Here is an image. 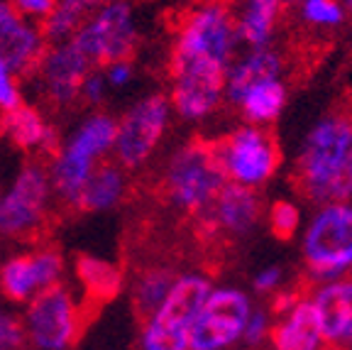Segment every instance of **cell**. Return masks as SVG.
<instances>
[{
    "label": "cell",
    "mask_w": 352,
    "mask_h": 350,
    "mask_svg": "<svg viewBox=\"0 0 352 350\" xmlns=\"http://www.w3.org/2000/svg\"><path fill=\"white\" fill-rule=\"evenodd\" d=\"M226 184V137L223 140L193 137L171 157L169 167L160 179L135 181L127 192V201L152 196L157 201L179 206L191 220L198 214H204Z\"/></svg>",
    "instance_id": "1"
},
{
    "label": "cell",
    "mask_w": 352,
    "mask_h": 350,
    "mask_svg": "<svg viewBox=\"0 0 352 350\" xmlns=\"http://www.w3.org/2000/svg\"><path fill=\"white\" fill-rule=\"evenodd\" d=\"M52 167L34 154H25L12 192L0 203V233L12 240L39 247L52 243L61 220L50 206Z\"/></svg>",
    "instance_id": "2"
},
{
    "label": "cell",
    "mask_w": 352,
    "mask_h": 350,
    "mask_svg": "<svg viewBox=\"0 0 352 350\" xmlns=\"http://www.w3.org/2000/svg\"><path fill=\"white\" fill-rule=\"evenodd\" d=\"M98 316V309L86 301L76 304L64 282L37 291L25 313V336L34 350H72L83 338L86 329Z\"/></svg>",
    "instance_id": "3"
},
{
    "label": "cell",
    "mask_w": 352,
    "mask_h": 350,
    "mask_svg": "<svg viewBox=\"0 0 352 350\" xmlns=\"http://www.w3.org/2000/svg\"><path fill=\"white\" fill-rule=\"evenodd\" d=\"M303 260L311 285L347 277L352 269V206L333 203L316 216L303 238Z\"/></svg>",
    "instance_id": "4"
},
{
    "label": "cell",
    "mask_w": 352,
    "mask_h": 350,
    "mask_svg": "<svg viewBox=\"0 0 352 350\" xmlns=\"http://www.w3.org/2000/svg\"><path fill=\"white\" fill-rule=\"evenodd\" d=\"M350 150V121L345 115L325 118L316 130L308 135V143L294 169V184L311 201L323 198L325 186L340 169L342 159Z\"/></svg>",
    "instance_id": "5"
},
{
    "label": "cell",
    "mask_w": 352,
    "mask_h": 350,
    "mask_svg": "<svg viewBox=\"0 0 352 350\" xmlns=\"http://www.w3.org/2000/svg\"><path fill=\"white\" fill-rule=\"evenodd\" d=\"M252 301L242 289H213L188 331V350H230L240 343Z\"/></svg>",
    "instance_id": "6"
},
{
    "label": "cell",
    "mask_w": 352,
    "mask_h": 350,
    "mask_svg": "<svg viewBox=\"0 0 352 350\" xmlns=\"http://www.w3.org/2000/svg\"><path fill=\"white\" fill-rule=\"evenodd\" d=\"M72 44L96 72L116 64H130L138 54V34L132 30L130 8L125 3L105 8L94 22L78 30Z\"/></svg>",
    "instance_id": "7"
},
{
    "label": "cell",
    "mask_w": 352,
    "mask_h": 350,
    "mask_svg": "<svg viewBox=\"0 0 352 350\" xmlns=\"http://www.w3.org/2000/svg\"><path fill=\"white\" fill-rule=\"evenodd\" d=\"M88 72H94V69L72 42L61 50H52L39 72V76L44 79L42 103L47 113L59 115L66 110L83 108L81 91Z\"/></svg>",
    "instance_id": "8"
},
{
    "label": "cell",
    "mask_w": 352,
    "mask_h": 350,
    "mask_svg": "<svg viewBox=\"0 0 352 350\" xmlns=\"http://www.w3.org/2000/svg\"><path fill=\"white\" fill-rule=\"evenodd\" d=\"M279 167V145L270 130L245 127L226 137V169L237 184H259Z\"/></svg>",
    "instance_id": "9"
},
{
    "label": "cell",
    "mask_w": 352,
    "mask_h": 350,
    "mask_svg": "<svg viewBox=\"0 0 352 350\" xmlns=\"http://www.w3.org/2000/svg\"><path fill=\"white\" fill-rule=\"evenodd\" d=\"M166 123V99L154 93L147 101L130 110L118 123V159L127 169H135L152 154L154 145L160 143Z\"/></svg>",
    "instance_id": "10"
},
{
    "label": "cell",
    "mask_w": 352,
    "mask_h": 350,
    "mask_svg": "<svg viewBox=\"0 0 352 350\" xmlns=\"http://www.w3.org/2000/svg\"><path fill=\"white\" fill-rule=\"evenodd\" d=\"M52 50L54 44L39 39L34 30L22 25L20 15L8 3H0V64L15 72L17 81L39 76Z\"/></svg>",
    "instance_id": "11"
},
{
    "label": "cell",
    "mask_w": 352,
    "mask_h": 350,
    "mask_svg": "<svg viewBox=\"0 0 352 350\" xmlns=\"http://www.w3.org/2000/svg\"><path fill=\"white\" fill-rule=\"evenodd\" d=\"M171 101L184 118H204L215 108L226 83V64L196 59L176 74Z\"/></svg>",
    "instance_id": "12"
},
{
    "label": "cell",
    "mask_w": 352,
    "mask_h": 350,
    "mask_svg": "<svg viewBox=\"0 0 352 350\" xmlns=\"http://www.w3.org/2000/svg\"><path fill=\"white\" fill-rule=\"evenodd\" d=\"M308 299L318 318L323 343L338 350L352 343V277L318 285Z\"/></svg>",
    "instance_id": "13"
},
{
    "label": "cell",
    "mask_w": 352,
    "mask_h": 350,
    "mask_svg": "<svg viewBox=\"0 0 352 350\" xmlns=\"http://www.w3.org/2000/svg\"><path fill=\"white\" fill-rule=\"evenodd\" d=\"M210 291H213V285H210L208 277H204V274H182L149 321L160 323L169 331H176V333L188 336Z\"/></svg>",
    "instance_id": "14"
},
{
    "label": "cell",
    "mask_w": 352,
    "mask_h": 350,
    "mask_svg": "<svg viewBox=\"0 0 352 350\" xmlns=\"http://www.w3.org/2000/svg\"><path fill=\"white\" fill-rule=\"evenodd\" d=\"M272 350H323V336L311 299L301 296L292 309L272 321L270 333Z\"/></svg>",
    "instance_id": "15"
},
{
    "label": "cell",
    "mask_w": 352,
    "mask_h": 350,
    "mask_svg": "<svg viewBox=\"0 0 352 350\" xmlns=\"http://www.w3.org/2000/svg\"><path fill=\"white\" fill-rule=\"evenodd\" d=\"M208 216L213 218L215 228L242 236L248 233L259 218V198L257 194L245 184H226L218 192L208 208Z\"/></svg>",
    "instance_id": "16"
},
{
    "label": "cell",
    "mask_w": 352,
    "mask_h": 350,
    "mask_svg": "<svg viewBox=\"0 0 352 350\" xmlns=\"http://www.w3.org/2000/svg\"><path fill=\"white\" fill-rule=\"evenodd\" d=\"M74 267H76V277L86 291L83 301L88 307L100 311L105 304H110L122 291V285H125V267L122 265H110L105 260L88 255V252H78Z\"/></svg>",
    "instance_id": "17"
},
{
    "label": "cell",
    "mask_w": 352,
    "mask_h": 350,
    "mask_svg": "<svg viewBox=\"0 0 352 350\" xmlns=\"http://www.w3.org/2000/svg\"><path fill=\"white\" fill-rule=\"evenodd\" d=\"M176 279H179V272L162 260H149L140 265L135 272V282H132V311L138 316L140 326L157 313Z\"/></svg>",
    "instance_id": "18"
},
{
    "label": "cell",
    "mask_w": 352,
    "mask_h": 350,
    "mask_svg": "<svg viewBox=\"0 0 352 350\" xmlns=\"http://www.w3.org/2000/svg\"><path fill=\"white\" fill-rule=\"evenodd\" d=\"M120 194H122L120 169L113 165V159L100 157L88 169V176L83 179L81 189H78L74 208H76L78 216L91 214V211H98V208L113 206L120 198Z\"/></svg>",
    "instance_id": "19"
},
{
    "label": "cell",
    "mask_w": 352,
    "mask_h": 350,
    "mask_svg": "<svg viewBox=\"0 0 352 350\" xmlns=\"http://www.w3.org/2000/svg\"><path fill=\"white\" fill-rule=\"evenodd\" d=\"M44 132H47V123L42 113L32 105L20 101L15 108L0 110V137H8L25 154L39 147Z\"/></svg>",
    "instance_id": "20"
},
{
    "label": "cell",
    "mask_w": 352,
    "mask_h": 350,
    "mask_svg": "<svg viewBox=\"0 0 352 350\" xmlns=\"http://www.w3.org/2000/svg\"><path fill=\"white\" fill-rule=\"evenodd\" d=\"M279 69H281L279 54H276L274 50L259 47L252 56H248V59L232 72L230 83H228V96H230L232 101H242L254 86H259V83H264V81H274Z\"/></svg>",
    "instance_id": "21"
},
{
    "label": "cell",
    "mask_w": 352,
    "mask_h": 350,
    "mask_svg": "<svg viewBox=\"0 0 352 350\" xmlns=\"http://www.w3.org/2000/svg\"><path fill=\"white\" fill-rule=\"evenodd\" d=\"M98 3L100 0H59L50 17H37V37L44 42H54L59 34L72 32Z\"/></svg>",
    "instance_id": "22"
},
{
    "label": "cell",
    "mask_w": 352,
    "mask_h": 350,
    "mask_svg": "<svg viewBox=\"0 0 352 350\" xmlns=\"http://www.w3.org/2000/svg\"><path fill=\"white\" fill-rule=\"evenodd\" d=\"M0 291L6 299L15 301V304H25L37 294L39 287L30 252L28 255H15L0 267Z\"/></svg>",
    "instance_id": "23"
},
{
    "label": "cell",
    "mask_w": 352,
    "mask_h": 350,
    "mask_svg": "<svg viewBox=\"0 0 352 350\" xmlns=\"http://www.w3.org/2000/svg\"><path fill=\"white\" fill-rule=\"evenodd\" d=\"M118 137V123L108 115H96L86 125L81 127V132L76 135V140L72 143L69 152L72 157L78 159H88V162H94L96 154H103L110 145L116 143Z\"/></svg>",
    "instance_id": "24"
},
{
    "label": "cell",
    "mask_w": 352,
    "mask_h": 350,
    "mask_svg": "<svg viewBox=\"0 0 352 350\" xmlns=\"http://www.w3.org/2000/svg\"><path fill=\"white\" fill-rule=\"evenodd\" d=\"M281 0H250L248 10L242 12V20L235 25V32L240 34L245 42L262 47L270 39L272 30H274L276 15H279Z\"/></svg>",
    "instance_id": "25"
},
{
    "label": "cell",
    "mask_w": 352,
    "mask_h": 350,
    "mask_svg": "<svg viewBox=\"0 0 352 350\" xmlns=\"http://www.w3.org/2000/svg\"><path fill=\"white\" fill-rule=\"evenodd\" d=\"M284 101L286 91L279 81H264L254 86L240 103L245 110V118H250V121H272L284 108Z\"/></svg>",
    "instance_id": "26"
},
{
    "label": "cell",
    "mask_w": 352,
    "mask_h": 350,
    "mask_svg": "<svg viewBox=\"0 0 352 350\" xmlns=\"http://www.w3.org/2000/svg\"><path fill=\"white\" fill-rule=\"evenodd\" d=\"M30 258H32V269H34V277H37L39 291L56 285V282H61L64 258H61V250L54 240L34 247V250L30 252Z\"/></svg>",
    "instance_id": "27"
},
{
    "label": "cell",
    "mask_w": 352,
    "mask_h": 350,
    "mask_svg": "<svg viewBox=\"0 0 352 350\" xmlns=\"http://www.w3.org/2000/svg\"><path fill=\"white\" fill-rule=\"evenodd\" d=\"M140 348L142 350H188V336L169 331L154 321H144L142 333H140Z\"/></svg>",
    "instance_id": "28"
},
{
    "label": "cell",
    "mask_w": 352,
    "mask_h": 350,
    "mask_svg": "<svg viewBox=\"0 0 352 350\" xmlns=\"http://www.w3.org/2000/svg\"><path fill=\"white\" fill-rule=\"evenodd\" d=\"M272 313L267 309H252L248 316V323L242 329L240 343L248 350H259L262 345H270V333H272Z\"/></svg>",
    "instance_id": "29"
},
{
    "label": "cell",
    "mask_w": 352,
    "mask_h": 350,
    "mask_svg": "<svg viewBox=\"0 0 352 350\" xmlns=\"http://www.w3.org/2000/svg\"><path fill=\"white\" fill-rule=\"evenodd\" d=\"M270 228L279 240H292L298 228V208L289 201H276L270 211Z\"/></svg>",
    "instance_id": "30"
},
{
    "label": "cell",
    "mask_w": 352,
    "mask_h": 350,
    "mask_svg": "<svg viewBox=\"0 0 352 350\" xmlns=\"http://www.w3.org/2000/svg\"><path fill=\"white\" fill-rule=\"evenodd\" d=\"M350 194H352V125H350V150H347L345 159H342L340 169L336 172V176L325 186L320 201H342Z\"/></svg>",
    "instance_id": "31"
},
{
    "label": "cell",
    "mask_w": 352,
    "mask_h": 350,
    "mask_svg": "<svg viewBox=\"0 0 352 350\" xmlns=\"http://www.w3.org/2000/svg\"><path fill=\"white\" fill-rule=\"evenodd\" d=\"M28 348V336L25 326L17 316L0 311V350H25Z\"/></svg>",
    "instance_id": "32"
},
{
    "label": "cell",
    "mask_w": 352,
    "mask_h": 350,
    "mask_svg": "<svg viewBox=\"0 0 352 350\" xmlns=\"http://www.w3.org/2000/svg\"><path fill=\"white\" fill-rule=\"evenodd\" d=\"M303 17L314 25H338L342 20V10L336 0H306Z\"/></svg>",
    "instance_id": "33"
},
{
    "label": "cell",
    "mask_w": 352,
    "mask_h": 350,
    "mask_svg": "<svg viewBox=\"0 0 352 350\" xmlns=\"http://www.w3.org/2000/svg\"><path fill=\"white\" fill-rule=\"evenodd\" d=\"M59 0H10L8 6L17 12V15H37V17H50L54 12Z\"/></svg>",
    "instance_id": "34"
},
{
    "label": "cell",
    "mask_w": 352,
    "mask_h": 350,
    "mask_svg": "<svg viewBox=\"0 0 352 350\" xmlns=\"http://www.w3.org/2000/svg\"><path fill=\"white\" fill-rule=\"evenodd\" d=\"M281 279H284V269L272 265V267H264L262 272L254 277V291L257 294H276L281 287Z\"/></svg>",
    "instance_id": "35"
},
{
    "label": "cell",
    "mask_w": 352,
    "mask_h": 350,
    "mask_svg": "<svg viewBox=\"0 0 352 350\" xmlns=\"http://www.w3.org/2000/svg\"><path fill=\"white\" fill-rule=\"evenodd\" d=\"M20 103V96H17V81L12 76H8V69L0 64V108H15Z\"/></svg>",
    "instance_id": "36"
},
{
    "label": "cell",
    "mask_w": 352,
    "mask_h": 350,
    "mask_svg": "<svg viewBox=\"0 0 352 350\" xmlns=\"http://www.w3.org/2000/svg\"><path fill=\"white\" fill-rule=\"evenodd\" d=\"M127 76H130V64H116L113 72H110V81L113 83H125Z\"/></svg>",
    "instance_id": "37"
},
{
    "label": "cell",
    "mask_w": 352,
    "mask_h": 350,
    "mask_svg": "<svg viewBox=\"0 0 352 350\" xmlns=\"http://www.w3.org/2000/svg\"><path fill=\"white\" fill-rule=\"evenodd\" d=\"M345 6L350 8V12H352V0H345Z\"/></svg>",
    "instance_id": "38"
},
{
    "label": "cell",
    "mask_w": 352,
    "mask_h": 350,
    "mask_svg": "<svg viewBox=\"0 0 352 350\" xmlns=\"http://www.w3.org/2000/svg\"><path fill=\"white\" fill-rule=\"evenodd\" d=\"M342 350H352V343H347V345H345V348H342Z\"/></svg>",
    "instance_id": "39"
},
{
    "label": "cell",
    "mask_w": 352,
    "mask_h": 350,
    "mask_svg": "<svg viewBox=\"0 0 352 350\" xmlns=\"http://www.w3.org/2000/svg\"><path fill=\"white\" fill-rule=\"evenodd\" d=\"M213 3H223V6H226V3H228V0H213Z\"/></svg>",
    "instance_id": "40"
},
{
    "label": "cell",
    "mask_w": 352,
    "mask_h": 350,
    "mask_svg": "<svg viewBox=\"0 0 352 350\" xmlns=\"http://www.w3.org/2000/svg\"><path fill=\"white\" fill-rule=\"evenodd\" d=\"M323 350H338V348H328V345H325V348Z\"/></svg>",
    "instance_id": "41"
},
{
    "label": "cell",
    "mask_w": 352,
    "mask_h": 350,
    "mask_svg": "<svg viewBox=\"0 0 352 350\" xmlns=\"http://www.w3.org/2000/svg\"><path fill=\"white\" fill-rule=\"evenodd\" d=\"M100 3H105V0H100Z\"/></svg>",
    "instance_id": "42"
}]
</instances>
